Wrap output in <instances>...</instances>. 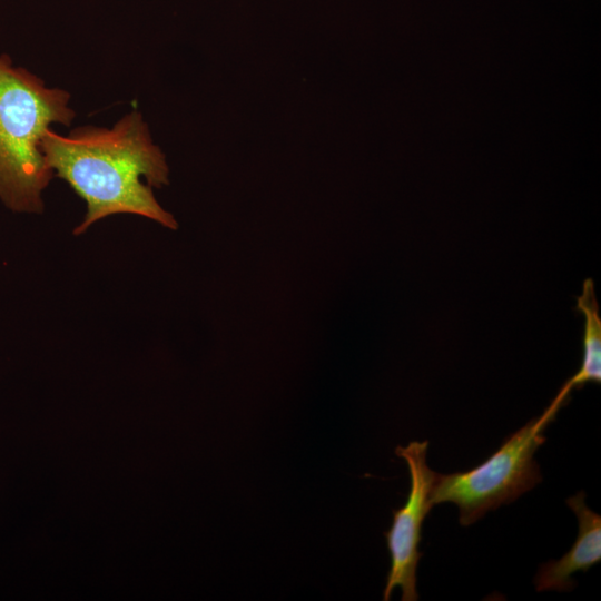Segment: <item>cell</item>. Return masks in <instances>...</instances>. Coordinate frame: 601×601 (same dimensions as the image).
<instances>
[{"label": "cell", "instance_id": "6da1fadb", "mask_svg": "<svg viewBox=\"0 0 601 601\" xmlns=\"http://www.w3.org/2000/svg\"><path fill=\"white\" fill-rule=\"evenodd\" d=\"M41 151L53 176L66 180L87 203L76 235L115 214L139 215L177 229L174 216L152 193V187L169 183V169L140 112L127 114L112 128L79 127L68 136L49 129Z\"/></svg>", "mask_w": 601, "mask_h": 601}, {"label": "cell", "instance_id": "7a4b0ae2", "mask_svg": "<svg viewBox=\"0 0 601 601\" xmlns=\"http://www.w3.org/2000/svg\"><path fill=\"white\" fill-rule=\"evenodd\" d=\"M69 92L0 55V199L18 213H41L42 190L53 177L41 151L51 124L69 126Z\"/></svg>", "mask_w": 601, "mask_h": 601}, {"label": "cell", "instance_id": "3957f363", "mask_svg": "<svg viewBox=\"0 0 601 601\" xmlns=\"http://www.w3.org/2000/svg\"><path fill=\"white\" fill-rule=\"evenodd\" d=\"M568 401L559 394L544 412L511 434L486 461L465 472L436 474L431 491L433 505L451 502L459 521L471 525L491 510L509 504L542 481L534 453L545 442L543 434Z\"/></svg>", "mask_w": 601, "mask_h": 601}, {"label": "cell", "instance_id": "277c9868", "mask_svg": "<svg viewBox=\"0 0 601 601\" xmlns=\"http://www.w3.org/2000/svg\"><path fill=\"white\" fill-rule=\"evenodd\" d=\"M428 441H413L406 446H397L395 453L408 467L410 491L406 502L393 510V521L384 533L391 558L383 600L391 599L393 591L400 588L403 601L418 600L416 590V570L422 553L418 545L422 539V524L432 509L431 491L436 472L427 465Z\"/></svg>", "mask_w": 601, "mask_h": 601}, {"label": "cell", "instance_id": "5b68a950", "mask_svg": "<svg viewBox=\"0 0 601 601\" xmlns=\"http://www.w3.org/2000/svg\"><path fill=\"white\" fill-rule=\"evenodd\" d=\"M578 519V536L559 560L543 563L534 579L536 591H568L574 587L572 575L588 571L601 560V516L585 504L584 491L566 499Z\"/></svg>", "mask_w": 601, "mask_h": 601}, {"label": "cell", "instance_id": "8992f818", "mask_svg": "<svg viewBox=\"0 0 601 601\" xmlns=\"http://www.w3.org/2000/svg\"><path fill=\"white\" fill-rule=\"evenodd\" d=\"M577 308L584 316L583 351L579 371L564 383L571 391L601 381V318L591 278L583 282L582 294L577 297Z\"/></svg>", "mask_w": 601, "mask_h": 601}]
</instances>
